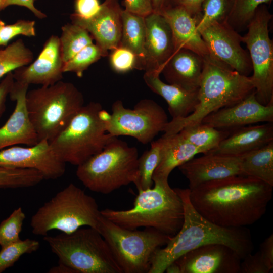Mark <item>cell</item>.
<instances>
[{"label": "cell", "instance_id": "obj_32", "mask_svg": "<svg viewBox=\"0 0 273 273\" xmlns=\"http://www.w3.org/2000/svg\"><path fill=\"white\" fill-rule=\"evenodd\" d=\"M151 148L138 158V174L134 185L138 191L152 187L153 173L159 164L162 145L161 138L151 142Z\"/></svg>", "mask_w": 273, "mask_h": 273}, {"label": "cell", "instance_id": "obj_5", "mask_svg": "<svg viewBox=\"0 0 273 273\" xmlns=\"http://www.w3.org/2000/svg\"><path fill=\"white\" fill-rule=\"evenodd\" d=\"M101 216L96 200L70 183L38 208L30 226L34 235L43 236L53 230L69 234L84 226L99 232Z\"/></svg>", "mask_w": 273, "mask_h": 273}, {"label": "cell", "instance_id": "obj_49", "mask_svg": "<svg viewBox=\"0 0 273 273\" xmlns=\"http://www.w3.org/2000/svg\"><path fill=\"white\" fill-rule=\"evenodd\" d=\"M169 0H152L153 12L160 13L167 5Z\"/></svg>", "mask_w": 273, "mask_h": 273}, {"label": "cell", "instance_id": "obj_22", "mask_svg": "<svg viewBox=\"0 0 273 273\" xmlns=\"http://www.w3.org/2000/svg\"><path fill=\"white\" fill-rule=\"evenodd\" d=\"M204 66V57L186 49L175 51L163 66L162 73L168 83L198 90Z\"/></svg>", "mask_w": 273, "mask_h": 273}, {"label": "cell", "instance_id": "obj_51", "mask_svg": "<svg viewBox=\"0 0 273 273\" xmlns=\"http://www.w3.org/2000/svg\"><path fill=\"white\" fill-rule=\"evenodd\" d=\"M5 25V22L0 19V30Z\"/></svg>", "mask_w": 273, "mask_h": 273}, {"label": "cell", "instance_id": "obj_4", "mask_svg": "<svg viewBox=\"0 0 273 273\" xmlns=\"http://www.w3.org/2000/svg\"><path fill=\"white\" fill-rule=\"evenodd\" d=\"M153 183V188L138 191L131 208H106L101 210V215L125 229L152 228L168 236H174L184 221L181 199L168 179H155Z\"/></svg>", "mask_w": 273, "mask_h": 273}, {"label": "cell", "instance_id": "obj_26", "mask_svg": "<svg viewBox=\"0 0 273 273\" xmlns=\"http://www.w3.org/2000/svg\"><path fill=\"white\" fill-rule=\"evenodd\" d=\"M162 145L158 165L152 176L155 179H168L171 171L201 152L185 140L178 133L161 137Z\"/></svg>", "mask_w": 273, "mask_h": 273}, {"label": "cell", "instance_id": "obj_7", "mask_svg": "<svg viewBox=\"0 0 273 273\" xmlns=\"http://www.w3.org/2000/svg\"><path fill=\"white\" fill-rule=\"evenodd\" d=\"M82 93L62 80L28 91L26 104L39 141L54 139L84 105Z\"/></svg>", "mask_w": 273, "mask_h": 273}, {"label": "cell", "instance_id": "obj_46", "mask_svg": "<svg viewBox=\"0 0 273 273\" xmlns=\"http://www.w3.org/2000/svg\"><path fill=\"white\" fill-rule=\"evenodd\" d=\"M259 253L265 264L270 270L273 268V235H270L261 244Z\"/></svg>", "mask_w": 273, "mask_h": 273}, {"label": "cell", "instance_id": "obj_41", "mask_svg": "<svg viewBox=\"0 0 273 273\" xmlns=\"http://www.w3.org/2000/svg\"><path fill=\"white\" fill-rule=\"evenodd\" d=\"M241 262L239 273H269L268 269L262 258L259 251L249 254Z\"/></svg>", "mask_w": 273, "mask_h": 273}, {"label": "cell", "instance_id": "obj_29", "mask_svg": "<svg viewBox=\"0 0 273 273\" xmlns=\"http://www.w3.org/2000/svg\"><path fill=\"white\" fill-rule=\"evenodd\" d=\"M230 132L200 123L185 127L178 133L185 140L204 154L216 149Z\"/></svg>", "mask_w": 273, "mask_h": 273}, {"label": "cell", "instance_id": "obj_45", "mask_svg": "<svg viewBox=\"0 0 273 273\" xmlns=\"http://www.w3.org/2000/svg\"><path fill=\"white\" fill-rule=\"evenodd\" d=\"M14 82L13 72L5 75L0 82V118L6 109V102L12 86Z\"/></svg>", "mask_w": 273, "mask_h": 273}, {"label": "cell", "instance_id": "obj_10", "mask_svg": "<svg viewBox=\"0 0 273 273\" xmlns=\"http://www.w3.org/2000/svg\"><path fill=\"white\" fill-rule=\"evenodd\" d=\"M99 232L122 273H148L154 253L171 237L152 228L125 229L102 215Z\"/></svg>", "mask_w": 273, "mask_h": 273}, {"label": "cell", "instance_id": "obj_14", "mask_svg": "<svg viewBox=\"0 0 273 273\" xmlns=\"http://www.w3.org/2000/svg\"><path fill=\"white\" fill-rule=\"evenodd\" d=\"M65 164L47 140L28 147L13 146L0 150V167L34 169L44 179L62 176Z\"/></svg>", "mask_w": 273, "mask_h": 273}, {"label": "cell", "instance_id": "obj_20", "mask_svg": "<svg viewBox=\"0 0 273 273\" xmlns=\"http://www.w3.org/2000/svg\"><path fill=\"white\" fill-rule=\"evenodd\" d=\"M240 156L211 153L192 158L178 167L189 181V189L211 180L241 175Z\"/></svg>", "mask_w": 273, "mask_h": 273}, {"label": "cell", "instance_id": "obj_3", "mask_svg": "<svg viewBox=\"0 0 273 273\" xmlns=\"http://www.w3.org/2000/svg\"><path fill=\"white\" fill-rule=\"evenodd\" d=\"M254 91L251 76L241 74L209 54L205 56L194 111L185 118L169 121L163 131L174 134L199 124L209 114L239 102Z\"/></svg>", "mask_w": 273, "mask_h": 273}, {"label": "cell", "instance_id": "obj_34", "mask_svg": "<svg viewBox=\"0 0 273 273\" xmlns=\"http://www.w3.org/2000/svg\"><path fill=\"white\" fill-rule=\"evenodd\" d=\"M108 55L97 44L94 43L89 44L65 62L63 72H73L79 78L82 77L84 72L93 63L102 57Z\"/></svg>", "mask_w": 273, "mask_h": 273}, {"label": "cell", "instance_id": "obj_15", "mask_svg": "<svg viewBox=\"0 0 273 273\" xmlns=\"http://www.w3.org/2000/svg\"><path fill=\"white\" fill-rule=\"evenodd\" d=\"M260 122L273 123V100L262 105L257 101L255 91L239 102L209 114L201 121L229 131Z\"/></svg>", "mask_w": 273, "mask_h": 273}, {"label": "cell", "instance_id": "obj_35", "mask_svg": "<svg viewBox=\"0 0 273 273\" xmlns=\"http://www.w3.org/2000/svg\"><path fill=\"white\" fill-rule=\"evenodd\" d=\"M271 1L272 0H232L231 9L227 21L234 29L247 26L257 8L260 6Z\"/></svg>", "mask_w": 273, "mask_h": 273}, {"label": "cell", "instance_id": "obj_33", "mask_svg": "<svg viewBox=\"0 0 273 273\" xmlns=\"http://www.w3.org/2000/svg\"><path fill=\"white\" fill-rule=\"evenodd\" d=\"M44 179L32 169L0 167V188H19L35 186Z\"/></svg>", "mask_w": 273, "mask_h": 273}, {"label": "cell", "instance_id": "obj_28", "mask_svg": "<svg viewBox=\"0 0 273 273\" xmlns=\"http://www.w3.org/2000/svg\"><path fill=\"white\" fill-rule=\"evenodd\" d=\"M241 175L273 186V141L241 155Z\"/></svg>", "mask_w": 273, "mask_h": 273}, {"label": "cell", "instance_id": "obj_43", "mask_svg": "<svg viewBox=\"0 0 273 273\" xmlns=\"http://www.w3.org/2000/svg\"><path fill=\"white\" fill-rule=\"evenodd\" d=\"M125 10L145 17L153 12L152 0H124Z\"/></svg>", "mask_w": 273, "mask_h": 273}, {"label": "cell", "instance_id": "obj_48", "mask_svg": "<svg viewBox=\"0 0 273 273\" xmlns=\"http://www.w3.org/2000/svg\"><path fill=\"white\" fill-rule=\"evenodd\" d=\"M48 272L50 273H77V272L69 267L68 266L63 263H58L57 266H54L50 268Z\"/></svg>", "mask_w": 273, "mask_h": 273}, {"label": "cell", "instance_id": "obj_37", "mask_svg": "<svg viewBox=\"0 0 273 273\" xmlns=\"http://www.w3.org/2000/svg\"><path fill=\"white\" fill-rule=\"evenodd\" d=\"M232 4V0H204L197 25L199 32L214 22L227 21Z\"/></svg>", "mask_w": 273, "mask_h": 273}, {"label": "cell", "instance_id": "obj_17", "mask_svg": "<svg viewBox=\"0 0 273 273\" xmlns=\"http://www.w3.org/2000/svg\"><path fill=\"white\" fill-rule=\"evenodd\" d=\"M64 64L59 37L52 35L35 61L13 71V77L15 81L29 85H52L62 80Z\"/></svg>", "mask_w": 273, "mask_h": 273}, {"label": "cell", "instance_id": "obj_27", "mask_svg": "<svg viewBox=\"0 0 273 273\" xmlns=\"http://www.w3.org/2000/svg\"><path fill=\"white\" fill-rule=\"evenodd\" d=\"M122 33L119 46L133 52L137 57L136 69L143 70L145 61L146 25L145 17L122 10Z\"/></svg>", "mask_w": 273, "mask_h": 273}, {"label": "cell", "instance_id": "obj_40", "mask_svg": "<svg viewBox=\"0 0 273 273\" xmlns=\"http://www.w3.org/2000/svg\"><path fill=\"white\" fill-rule=\"evenodd\" d=\"M111 51L109 58L110 63L116 72L125 73L136 69L137 57L131 50L119 46Z\"/></svg>", "mask_w": 273, "mask_h": 273}, {"label": "cell", "instance_id": "obj_24", "mask_svg": "<svg viewBox=\"0 0 273 273\" xmlns=\"http://www.w3.org/2000/svg\"><path fill=\"white\" fill-rule=\"evenodd\" d=\"M272 141L273 123L249 125L231 131L216 149L207 153L240 156Z\"/></svg>", "mask_w": 273, "mask_h": 273}, {"label": "cell", "instance_id": "obj_39", "mask_svg": "<svg viewBox=\"0 0 273 273\" xmlns=\"http://www.w3.org/2000/svg\"><path fill=\"white\" fill-rule=\"evenodd\" d=\"M18 35L35 36V22L32 20H18L13 24H5L0 30V47H6L10 40Z\"/></svg>", "mask_w": 273, "mask_h": 273}, {"label": "cell", "instance_id": "obj_31", "mask_svg": "<svg viewBox=\"0 0 273 273\" xmlns=\"http://www.w3.org/2000/svg\"><path fill=\"white\" fill-rule=\"evenodd\" d=\"M33 54L19 39L0 49V78L16 69L32 62Z\"/></svg>", "mask_w": 273, "mask_h": 273}, {"label": "cell", "instance_id": "obj_16", "mask_svg": "<svg viewBox=\"0 0 273 273\" xmlns=\"http://www.w3.org/2000/svg\"><path fill=\"white\" fill-rule=\"evenodd\" d=\"M241 260L228 246L209 244L187 252L175 262L181 273H239Z\"/></svg>", "mask_w": 273, "mask_h": 273}, {"label": "cell", "instance_id": "obj_25", "mask_svg": "<svg viewBox=\"0 0 273 273\" xmlns=\"http://www.w3.org/2000/svg\"><path fill=\"white\" fill-rule=\"evenodd\" d=\"M156 71H146L144 80L154 93L162 97L168 104L172 119L185 118L191 114L198 103V90H188L178 86L166 83Z\"/></svg>", "mask_w": 273, "mask_h": 273}, {"label": "cell", "instance_id": "obj_18", "mask_svg": "<svg viewBox=\"0 0 273 273\" xmlns=\"http://www.w3.org/2000/svg\"><path fill=\"white\" fill-rule=\"evenodd\" d=\"M29 86L14 80L9 96L16 102L15 107L7 122L0 128V150L20 144L31 146L39 142L26 104Z\"/></svg>", "mask_w": 273, "mask_h": 273}, {"label": "cell", "instance_id": "obj_23", "mask_svg": "<svg viewBox=\"0 0 273 273\" xmlns=\"http://www.w3.org/2000/svg\"><path fill=\"white\" fill-rule=\"evenodd\" d=\"M160 14L164 16L170 27L175 51L186 49L202 57L209 54L205 42L197 28L199 22L198 19L178 5L167 6Z\"/></svg>", "mask_w": 273, "mask_h": 273}, {"label": "cell", "instance_id": "obj_1", "mask_svg": "<svg viewBox=\"0 0 273 273\" xmlns=\"http://www.w3.org/2000/svg\"><path fill=\"white\" fill-rule=\"evenodd\" d=\"M272 189L259 179L236 175L189 189V198L195 209L212 223L241 228L255 223L264 215Z\"/></svg>", "mask_w": 273, "mask_h": 273}, {"label": "cell", "instance_id": "obj_19", "mask_svg": "<svg viewBox=\"0 0 273 273\" xmlns=\"http://www.w3.org/2000/svg\"><path fill=\"white\" fill-rule=\"evenodd\" d=\"M121 9L118 0H105L99 12L89 19L71 14V23L85 28L102 50L108 52L118 47L122 33Z\"/></svg>", "mask_w": 273, "mask_h": 273}, {"label": "cell", "instance_id": "obj_30", "mask_svg": "<svg viewBox=\"0 0 273 273\" xmlns=\"http://www.w3.org/2000/svg\"><path fill=\"white\" fill-rule=\"evenodd\" d=\"M59 39L64 63L84 48L93 43V38L89 33L81 26L72 23L62 27Z\"/></svg>", "mask_w": 273, "mask_h": 273}, {"label": "cell", "instance_id": "obj_9", "mask_svg": "<svg viewBox=\"0 0 273 273\" xmlns=\"http://www.w3.org/2000/svg\"><path fill=\"white\" fill-rule=\"evenodd\" d=\"M59 262L77 273H122L107 242L97 230L79 228L69 234L43 238Z\"/></svg>", "mask_w": 273, "mask_h": 273}, {"label": "cell", "instance_id": "obj_21", "mask_svg": "<svg viewBox=\"0 0 273 273\" xmlns=\"http://www.w3.org/2000/svg\"><path fill=\"white\" fill-rule=\"evenodd\" d=\"M146 41L144 69L161 74L175 52L170 27L163 15L152 12L145 17Z\"/></svg>", "mask_w": 273, "mask_h": 273}, {"label": "cell", "instance_id": "obj_13", "mask_svg": "<svg viewBox=\"0 0 273 273\" xmlns=\"http://www.w3.org/2000/svg\"><path fill=\"white\" fill-rule=\"evenodd\" d=\"M199 32L210 55L249 76L252 71L249 53L241 45L242 36L227 21L211 23Z\"/></svg>", "mask_w": 273, "mask_h": 273}, {"label": "cell", "instance_id": "obj_42", "mask_svg": "<svg viewBox=\"0 0 273 273\" xmlns=\"http://www.w3.org/2000/svg\"><path fill=\"white\" fill-rule=\"evenodd\" d=\"M101 4L99 0H75L73 16L82 19H89L100 11Z\"/></svg>", "mask_w": 273, "mask_h": 273}, {"label": "cell", "instance_id": "obj_44", "mask_svg": "<svg viewBox=\"0 0 273 273\" xmlns=\"http://www.w3.org/2000/svg\"><path fill=\"white\" fill-rule=\"evenodd\" d=\"M37 0H2L1 3V11L7 7L12 5L24 7L29 9L37 18L42 19L46 18L47 15L37 9L34 5Z\"/></svg>", "mask_w": 273, "mask_h": 273}, {"label": "cell", "instance_id": "obj_2", "mask_svg": "<svg viewBox=\"0 0 273 273\" xmlns=\"http://www.w3.org/2000/svg\"><path fill=\"white\" fill-rule=\"evenodd\" d=\"M184 206V218L180 230L171 237L164 247L154 253L148 273H163L167 267L187 252L203 245L220 244L233 249L241 260L252 253L254 246L246 227L225 228L215 224L193 207L190 190L175 188Z\"/></svg>", "mask_w": 273, "mask_h": 273}, {"label": "cell", "instance_id": "obj_6", "mask_svg": "<svg viewBox=\"0 0 273 273\" xmlns=\"http://www.w3.org/2000/svg\"><path fill=\"white\" fill-rule=\"evenodd\" d=\"M110 117L100 103L91 102L81 108L50 144L65 163L78 166L100 152L114 137L106 130Z\"/></svg>", "mask_w": 273, "mask_h": 273}, {"label": "cell", "instance_id": "obj_8", "mask_svg": "<svg viewBox=\"0 0 273 273\" xmlns=\"http://www.w3.org/2000/svg\"><path fill=\"white\" fill-rule=\"evenodd\" d=\"M138 151L114 136L104 148L78 165L76 174L90 191L109 194L136 181Z\"/></svg>", "mask_w": 273, "mask_h": 273}, {"label": "cell", "instance_id": "obj_47", "mask_svg": "<svg viewBox=\"0 0 273 273\" xmlns=\"http://www.w3.org/2000/svg\"><path fill=\"white\" fill-rule=\"evenodd\" d=\"M177 5L183 8L193 17L199 21L204 0H175Z\"/></svg>", "mask_w": 273, "mask_h": 273}, {"label": "cell", "instance_id": "obj_36", "mask_svg": "<svg viewBox=\"0 0 273 273\" xmlns=\"http://www.w3.org/2000/svg\"><path fill=\"white\" fill-rule=\"evenodd\" d=\"M39 247L38 241L28 238L1 248L0 273L13 266L22 255L35 252Z\"/></svg>", "mask_w": 273, "mask_h": 273}, {"label": "cell", "instance_id": "obj_11", "mask_svg": "<svg viewBox=\"0 0 273 273\" xmlns=\"http://www.w3.org/2000/svg\"><path fill=\"white\" fill-rule=\"evenodd\" d=\"M272 17L265 6H260L247 26V33L242 36L252 63L256 98L264 105L273 100V44L268 30Z\"/></svg>", "mask_w": 273, "mask_h": 273}, {"label": "cell", "instance_id": "obj_52", "mask_svg": "<svg viewBox=\"0 0 273 273\" xmlns=\"http://www.w3.org/2000/svg\"><path fill=\"white\" fill-rule=\"evenodd\" d=\"M2 0H0V11H1V7Z\"/></svg>", "mask_w": 273, "mask_h": 273}, {"label": "cell", "instance_id": "obj_12", "mask_svg": "<svg viewBox=\"0 0 273 273\" xmlns=\"http://www.w3.org/2000/svg\"><path fill=\"white\" fill-rule=\"evenodd\" d=\"M111 110L106 123L107 132L113 136L133 137L144 145L163 131L169 122L163 108L151 99L140 100L132 109L125 107L121 100H116Z\"/></svg>", "mask_w": 273, "mask_h": 273}, {"label": "cell", "instance_id": "obj_38", "mask_svg": "<svg viewBox=\"0 0 273 273\" xmlns=\"http://www.w3.org/2000/svg\"><path fill=\"white\" fill-rule=\"evenodd\" d=\"M25 214L21 207L15 209L0 223V246L4 247L19 241Z\"/></svg>", "mask_w": 273, "mask_h": 273}, {"label": "cell", "instance_id": "obj_50", "mask_svg": "<svg viewBox=\"0 0 273 273\" xmlns=\"http://www.w3.org/2000/svg\"><path fill=\"white\" fill-rule=\"evenodd\" d=\"M165 271L167 273H181L179 266L175 261L170 264Z\"/></svg>", "mask_w": 273, "mask_h": 273}]
</instances>
